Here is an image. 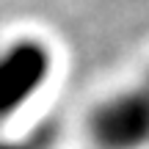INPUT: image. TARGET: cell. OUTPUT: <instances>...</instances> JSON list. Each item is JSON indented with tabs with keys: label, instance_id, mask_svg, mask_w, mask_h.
<instances>
[{
	"label": "cell",
	"instance_id": "2",
	"mask_svg": "<svg viewBox=\"0 0 149 149\" xmlns=\"http://www.w3.org/2000/svg\"><path fill=\"white\" fill-rule=\"evenodd\" d=\"M53 72V53L36 36H17L0 44V127L17 119Z\"/></svg>",
	"mask_w": 149,
	"mask_h": 149
},
{
	"label": "cell",
	"instance_id": "3",
	"mask_svg": "<svg viewBox=\"0 0 149 149\" xmlns=\"http://www.w3.org/2000/svg\"><path fill=\"white\" fill-rule=\"evenodd\" d=\"M0 149H39V146L31 144V141H11V138L0 135Z\"/></svg>",
	"mask_w": 149,
	"mask_h": 149
},
{
	"label": "cell",
	"instance_id": "1",
	"mask_svg": "<svg viewBox=\"0 0 149 149\" xmlns=\"http://www.w3.org/2000/svg\"><path fill=\"white\" fill-rule=\"evenodd\" d=\"M86 138L94 149L149 146V69L135 83L108 91L86 113Z\"/></svg>",
	"mask_w": 149,
	"mask_h": 149
}]
</instances>
